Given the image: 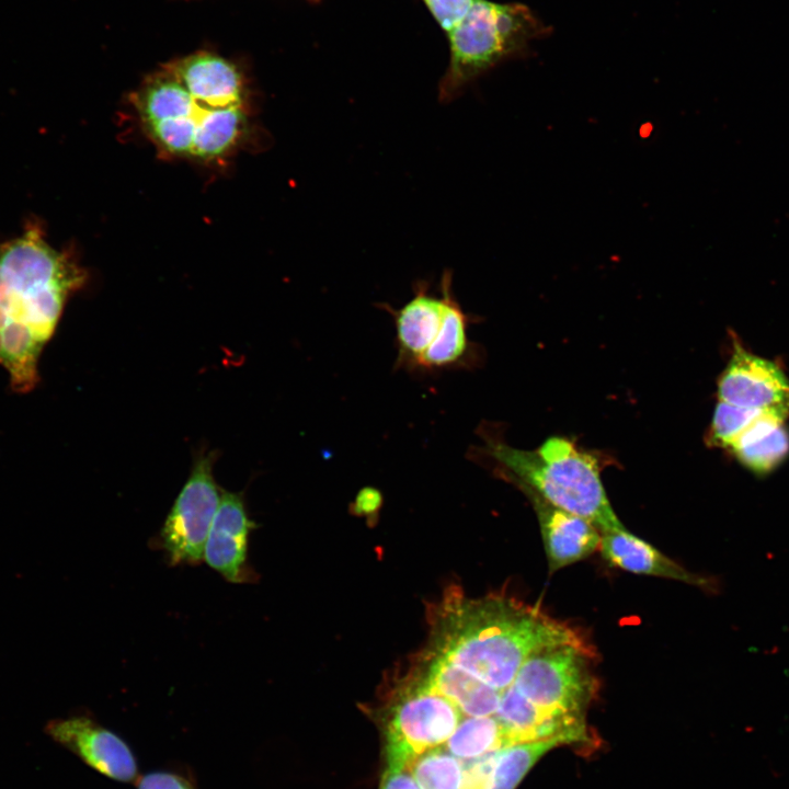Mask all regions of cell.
I'll return each mask as SVG.
<instances>
[{
    "mask_svg": "<svg viewBox=\"0 0 789 789\" xmlns=\"http://www.w3.org/2000/svg\"><path fill=\"white\" fill-rule=\"evenodd\" d=\"M133 102L150 139L178 157L220 158L245 128L241 76L233 64L209 52L164 64L142 81Z\"/></svg>",
    "mask_w": 789,
    "mask_h": 789,
    "instance_id": "1",
    "label": "cell"
},
{
    "mask_svg": "<svg viewBox=\"0 0 789 789\" xmlns=\"http://www.w3.org/2000/svg\"><path fill=\"white\" fill-rule=\"evenodd\" d=\"M136 789H199L194 773L185 765H172L140 774Z\"/></svg>",
    "mask_w": 789,
    "mask_h": 789,
    "instance_id": "21",
    "label": "cell"
},
{
    "mask_svg": "<svg viewBox=\"0 0 789 789\" xmlns=\"http://www.w3.org/2000/svg\"><path fill=\"white\" fill-rule=\"evenodd\" d=\"M379 789H422L410 770L404 767H387Z\"/></svg>",
    "mask_w": 789,
    "mask_h": 789,
    "instance_id": "23",
    "label": "cell"
},
{
    "mask_svg": "<svg viewBox=\"0 0 789 789\" xmlns=\"http://www.w3.org/2000/svg\"><path fill=\"white\" fill-rule=\"evenodd\" d=\"M83 281L81 268L37 228L0 249V366L15 392L38 384L41 355Z\"/></svg>",
    "mask_w": 789,
    "mask_h": 789,
    "instance_id": "3",
    "label": "cell"
},
{
    "mask_svg": "<svg viewBox=\"0 0 789 789\" xmlns=\"http://www.w3.org/2000/svg\"><path fill=\"white\" fill-rule=\"evenodd\" d=\"M478 434L482 444L468 454L473 461L492 464L498 473L521 489L586 518L602 534L626 528L606 495L597 458L572 441L552 436L537 449L524 450L507 445L484 425Z\"/></svg>",
    "mask_w": 789,
    "mask_h": 789,
    "instance_id": "4",
    "label": "cell"
},
{
    "mask_svg": "<svg viewBox=\"0 0 789 789\" xmlns=\"http://www.w3.org/2000/svg\"><path fill=\"white\" fill-rule=\"evenodd\" d=\"M49 736L102 776L122 784H135L139 766L130 745L116 732L89 716L50 721Z\"/></svg>",
    "mask_w": 789,
    "mask_h": 789,
    "instance_id": "10",
    "label": "cell"
},
{
    "mask_svg": "<svg viewBox=\"0 0 789 789\" xmlns=\"http://www.w3.org/2000/svg\"><path fill=\"white\" fill-rule=\"evenodd\" d=\"M579 640L578 630L537 606L501 595L470 599L454 593L438 605L428 651L503 691L531 652Z\"/></svg>",
    "mask_w": 789,
    "mask_h": 789,
    "instance_id": "2",
    "label": "cell"
},
{
    "mask_svg": "<svg viewBox=\"0 0 789 789\" xmlns=\"http://www.w3.org/2000/svg\"><path fill=\"white\" fill-rule=\"evenodd\" d=\"M763 411L719 400L710 426V444L731 448L740 435Z\"/></svg>",
    "mask_w": 789,
    "mask_h": 789,
    "instance_id": "20",
    "label": "cell"
},
{
    "mask_svg": "<svg viewBox=\"0 0 789 789\" xmlns=\"http://www.w3.org/2000/svg\"><path fill=\"white\" fill-rule=\"evenodd\" d=\"M381 503V493L375 488L366 487L358 491L352 507L357 514L367 516L376 514Z\"/></svg>",
    "mask_w": 789,
    "mask_h": 789,
    "instance_id": "24",
    "label": "cell"
},
{
    "mask_svg": "<svg viewBox=\"0 0 789 789\" xmlns=\"http://www.w3.org/2000/svg\"><path fill=\"white\" fill-rule=\"evenodd\" d=\"M461 717L453 701L409 674L387 718V767L408 768L418 756L441 747Z\"/></svg>",
    "mask_w": 789,
    "mask_h": 789,
    "instance_id": "7",
    "label": "cell"
},
{
    "mask_svg": "<svg viewBox=\"0 0 789 789\" xmlns=\"http://www.w3.org/2000/svg\"><path fill=\"white\" fill-rule=\"evenodd\" d=\"M522 490L533 502L550 572L581 561L599 549L602 533L592 522L553 506L531 490Z\"/></svg>",
    "mask_w": 789,
    "mask_h": 789,
    "instance_id": "13",
    "label": "cell"
},
{
    "mask_svg": "<svg viewBox=\"0 0 789 789\" xmlns=\"http://www.w3.org/2000/svg\"><path fill=\"white\" fill-rule=\"evenodd\" d=\"M453 289V272L445 270L439 282V296L431 291L426 279L413 283V296L395 309L387 302L378 308L387 311L395 324V368L415 375L424 355L439 341L447 325L448 298Z\"/></svg>",
    "mask_w": 789,
    "mask_h": 789,
    "instance_id": "9",
    "label": "cell"
},
{
    "mask_svg": "<svg viewBox=\"0 0 789 789\" xmlns=\"http://www.w3.org/2000/svg\"><path fill=\"white\" fill-rule=\"evenodd\" d=\"M216 459L213 451L196 458L160 529L157 546L172 565L204 561L206 539L221 495L213 473Z\"/></svg>",
    "mask_w": 789,
    "mask_h": 789,
    "instance_id": "8",
    "label": "cell"
},
{
    "mask_svg": "<svg viewBox=\"0 0 789 789\" xmlns=\"http://www.w3.org/2000/svg\"><path fill=\"white\" fill-rule=\"evenodd\" d=\"M256 527L248 514L243 493L221 491L220 502L208 531L204 561L231 583H254L249 563V537Z\"/></svg>",
    "mask_w": 789,
    "mask_h": 789,
    "instance_id": "11",
    "label": "cell"
},
{
    "mask_svg": "<svg viewBox=\"0 0 789 789\" xmlns=\"http://www.w3.org/2000/svg\"><path fill=\"white\" fill-rule=\"evenodd\" d=\"M439 26L449 33L470 11L473 0H423Z\"/></svg>",
    "mask_w": 789,
    "mask_h": 789,
    "instance_id": "22",
    "label": "cell"
},
{
    "mask_svg": "<svg viewBox=\"0 0 789 789\" xmlns=\"http://www.w3.org/2000/svg\"><path fill=\"white\" fill-rule=\"evenodd\" d=\"M598 550L607 563L624 571L671 579L709 592L719 587L716 579L689 572L626 528L602 534Z\"/></svg>",
    "mask_w": 789,
    "mask_h": 789,
    "instance_id": "14",
    "label": "cell"
},
{
    "mask_svg": "<svg viewBox=\"0 0 789 789\" xmlns=\"http://www.w3.org/2000/svg\"><path fill=\"white\" fill-rule=\"evenodd\" d=\"M788 411L764 410L730 448L755 473H767L789 453V433L784 422Z\"/></svg>",
    "mask_w": 789,
    "mask_h": 789,
    "instance_id": "16",
    "label": "cell"
},
{
    "mask_svg": "<svg viewBox=\"0 0 789 789\" xmlns=\"http://www.w3.org/2000/svg\"><path fill=\"white\" fill-rule=\"evenodd\" d=\"M593 658L584 639L544 645L528 655L512 685L541 708L584 714L597 687Z\"/></svg>",
    "mask_w": 789,
    "mask_h": 789,
    "instance_id": "6",
    "label": "cell"
},
{
    "mask_svg": "<svg viewBox=\"0 0 789 789\" xmlns=\"http://www.w3.org/2000/svg\"><path fill=\"white\" fill-rule=\"evenodd\" d=\"M719 400L751 409L789 412V380L773 362L736 346L718 382Z\"/></svg>",
    "mask_w": 789,
    "mask_h": 789,
    "instance_id": "12",
    "label": "cell"
},
{
    "mask_svg": "<svg viewBox=\"0 0 789 789\" xmlns=\"http://www.w3.org/2000/svg\"><path fill=\"white\" fill-rule=\"evenodd\" d=\"M558 742L531 741L511 744L498 752L485 789H515L536 762Z\"/></svg>",
    "mask_w": 789,
    "mask_h": 789,
    "instance_id": "18",
    "label": "cell"
},
{
    "mask_svg": "<svg viewBox=\"0 0 789 789\" xmlns=\"http://www.w3.org/2000/svg\"><path fill=\"white\" fill-rule=\"evenodd\" d=\"M504 729L494 716L460 720L446 742V750L461 761L474 759L508 746Z\"/></svg>",
    "mask_w": 789,
    "mask_h": 789,
    "instance_id": "17",
    "label": "cell"
},
{
    "mask_svg": "<svg viewBox=\"0 0 789 789\" xmlns=\"http://www.w3.org/2000/svg\"><path fill=\"white\" fill-rule=\"evenodd\" d=\"M422 789H464L462 761L437 747L418 756L408 767Z\"/></svg>",
    "mask_w": 789,
    "mask_h": 789,
    "instance_id": "19",
    "label": "cell"
},
{
    "mask_svg": "<svg viewBox=\"0 0 789 789\" xmlns=\"http://www.w3.org/2000/svg\"><path fill=\"white\" fill-rule=\"evenodd\" d=\"M546 26L519 3L473 0L465 19L448 34L450 58L438 83V100L448 103L501 61L524 53Z\"/></svg>",
    "mask_w": 789,
    "mask_h": 789,
    "instance_id": "5",
    "label": "cell"
},
{
    "mask_svg": "<svg viewBox=\"0 0 789 789\" xmlns=\"http://www.w3.org/2000/svg\"><path fill=\"white\" fill-rule=\"evenodd\" d=\"M410 674L453 701L466 717L494 716L504 691L477 681L430 651Z\"/></svg>",
    "mask_w": 789,
    "mask_h": 789,
    "instance_id": "15",
    "label": "cell"
}]
</instances>
